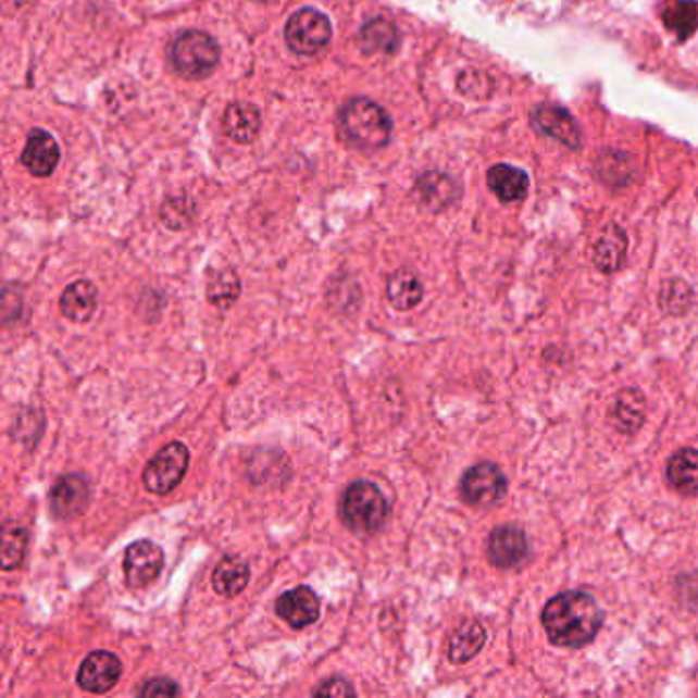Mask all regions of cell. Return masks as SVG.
I'll use <instances>...</instances> for the list:
<instances>
[{
  "mask_svg": "<svg viewBox=\"0 0 698 698\" xmlns=\"http://www.w3.org/2000/svg\"><path fill=\"white\" fill-rule=\"evenodd\" d=\"M359 46L363 52L369 53H394L400 46L398 29L391 21L384 17L371 18L361 34H359Z\"/></svg>",
  "mask_w": 698,
  "mask_h": 698,
  "instance_id": "cell-21",
  "label": "cell"
},
{
  "mask_svg": "<svg viewBox=\"0 0 698 698\" xmlns=\"http://www.w3.org/2000/svg\"><path fill=\"white\" fill-rule=\"evenodd\" d=\"M507 494V477L494 463H479L463 475L461 496L472 507H494Z\"/></svg>",
  "mask_w": 698,
  "mask_h": 698,
  "instance_id": "cell-7",
  "label": "cell"
},
{
  "mask_svg": "<svg viewBox=\"0 0 698 698\" xmlns=\"http://www.w3.org/2000/svg\"><path fill=\"white\" fill-rule=\"evenodd\" d=\"M314 695H317V697H322V695H328V697H354V688L350 686V682L342 681V678H331V681L324 682L322 686H317Z\"/></svg>",
  "mask_w": 698,
  "mask_h": 698,
  "instance_id": "cell-30",
  "label": "cell"
},
{
  "mask_svg": "<svg viewBox=\"0 0 698 698\" xmlns=\"http://www.w3.org/2000/svg\"><path fill=\"white\" fill-rule=\"evenodd\" d=\"M122 678V662L109 651H92L78 670V686L87 693L103 695Z\"/></svg>",
  "mask_w": 698,
  "mask_h": 698,
  "instance_id": "cell-9",
  "label": "cell"
},
{
  "mask_svg": "<svg viewBox=\"0 0 698 698\" xmlns=\"http://www.w3.org/2000/svg\"><path fill=\"white\" fill-rule=\"evenodd\" d=\"M668 482L681 494L693 496L698 491V451L682 449L668 463Z\"/></svg>",
  "mask_w": 698,
  "mask_h": 698,
  "instance_id": "cell-22",
  "label": "cell"
},
{
  "mask_svg": "<svg viewBox=\"0 0 698 698\" xmlns=\"http://www.w3.org/2000/svg\"><path fill=\"white\" fill-rule=\"evenodd\" d=\"M419 195L426 208L443 210L453 201V180L449 176L438 175V173L420 176Z\"/></svg>",
  "mask_w": 698,
  "mask_h": 698,
  "instance_id": "cell-25",
  "label": "cell"
},
{
  "mask_svg": "<svg viewBox=\"0 0 698 698\" xmlns=\"http://www.w3.org/2000/svg\"><path fill=\"white\" fill-rule=\"evenodd\" d=\"M602 625V611L590 594H558L543 611V627L551 644L582 647L590 644Z\"/></svg>",
  "mask_w": 698,
  "mask_h": 698,
  "instance_id": "cell-1",
  "label": "cell"
},
{
  "mask_svg": "<svg viewBox=\"0 0 698 698\" xmlns=\"http://www.w3.org/2000/svg\"><path fill=\"white\" fill-rule=\"evenodd\" d=\"M627 254V236L619 226H609L594 245V262L602 273H614L621 269Z\"/></svg>",
  "mask_w": 698,
  "mask_h": 698,
  "instance_id": "cell-18",
  "label": "cell"
},
{
  "mask_svg": "<svg viewBox=\"0 0 698 698\" xmlns=\"http://www.w3.org/2000/svg\"><path fill=\"white\" fill-rule=\"evenodd\" d=\"M275 611L294 628L310 627L320 616V598L312 588L299 586L289 593L281 594Z\"/></svg>",
  "mask_w": 698,
  "mask_h": 698,
  "instance_id": "cell-11",
  "label": "cell"
},
{
  "mask_svg": "<svg viewBox=\"0 0 698 698\" xmlns=\"http://www.w3.org/2000/svg\"><path fill=\"white\" fill-rule=\"evenodd\" d=\"M21 162L32 175L50 176L60 162V148L48 132L34 129L25 144Z\"/></svg>",
  "mask_w": 698,
  "mask_h": 698,
  "instance_id": "cell-13",
  "label": "cell"
},
{
  "mask_svg": "<svg viewBox=\"0 0 698 698\" xmlns=\"http://www.w3.org/2000/svg\"><path fill=\"white\" fill-rule=\"evenodd\" d=\"M662 310L670 314H682L686 312L690 303V289L682 281H670L665 287H662Z\"/></svg>",
  "mask_w": 698,
  "mask_h": 698,
  "instance_id": "cell-28",
  "label": "cell"
},
{
  "mask_svg": "<svg viewBox=\"0 0 698 698\" xmlns=\"http://www.w3.org/2000/svg\"><path fill=\"white\" fill-rule=\"evenodd\" d=\"M189 468V449L183 443H171L146 465L144 486L148 491L164 496L183 482Z\"/></svg>",
  "mask_w": 698,
  "mask_h": 698,
  "instance_id": "cell-5",
  "label": "cell"
},
{
  "mask_svg": "<svg viewBox=\"0 0 698 698\" xmlns=\"http://www.w3.org/2000/svg\"><path fill=\"white\" fill-rule=\"evenodd\" d=\"M684 58L686 62L698 72V23L697 29L693 32V36L686 37V50H684Z\"/></svg>",
  "mask_w": 698,
  "mask_h": 698,
  "instance_id": "cell-31",
  "label": "cell"
},
{
  "mask_svg": "<svg viewBox=\"0 0 698 698\" xmlns=\"http://www.w3.org/2000/svg\"><path fill=\"white\" fill-rule=\"evenodd\" d=\"M533 123L535 127L556 138V140L570 146V148H577L579 146V129H577L576 122L574 117L559 109V107L543 105L533 113Z\"/></svg>",
  "mask_w": 698,
  "mask_h": 698,
  "instance_id": "cell-14",
  "label": "cell"
},
{
  "mask_svg": "<svg viewBox=\"0 0 698 698\" xmlns=\"http://www.w3.org/2000/svg\"><path fill=\"white\" fill-rule=\"evenodd\" d=\"M248 579H250V570H248L246 561L236 558V556H229V558L222 559L217 563V568L213 570L211 584H213V590L220 596L234 598V596L245 593Z\"/></svg>",
  "mask_w": 698,
  "mask_h": 698,
  "instance_id": "cell-20",
  "label": "cell"
},
{
  "mask_svg": "<svg viewBox=\"0 0 698 698\" xmlns=\"http://www.w3.org/2000/svg\"><path fill=\"white\" fill-rule=\"evenodd\" d=\"M27 531L21 526H13L7 524L4 528V541H2V568L7 572L17 570L18 565L23 563V559L27 556Z\"/></svg>",
  "mask_w": 698,
  "mask_h": 698,
  "instance_id": "cell-27",
  "label": "cell"
},
{
  "mask_svg": "<svg viewBox=\"0 0 698 698\" xmlns=\"http://www.w3.org/2000/svg\"><path fill=\"white\" fill-rule=\"evenodd\" d=\"M90 500V488L87 477L71 473L55 482L52 494H50V507L55 516L60 519H74L83 514Z\"/></svg>",
  "mask_w": 698,
  "mask_h": 698,
  "instance_id": "cell-10",
  "label": "cell"
},
{
  "mask_svg": "<svg viewBox=\"0 0 698 698\" xmlns=\"http://www.w3.org/2000/svg\"><path fill=\"white\" fill-rule=\"evenodd\" d=\"M486 644V631L477 621H465L454 631L449 641V660L453 663L470 662Z\"/></svg>",
  "mask_w": 698,
  "mask_h": 698,
  "instance_id": "cell-24",
  "label": "cell"
},
{
  "mask_svg": "<svg viewBox=\"0 0 698 698\" xmlns=\"http://www.w3.org/2000/svg\"><path fill=\"white\" fill-rule=\"evenodd\" d=\"M340 125L347 136L361 150H379L391 140V120L384 107L369 99H352L340 111Z\"/></svg>",
  "mask_w": 698,
  "mask_h": 698,
  "instance_id": "cell-2",
  "label": "cell"
},
{
  "mask_svg": "<svg viewBox=\"0 0 698 698\" xmlns=\"http://www.w3.org/2000/svg\"><path fill=\"white\" fill-rule=\"evenodd\" d=\"M60 310L72 322H88L97 310V289L90 281H76L60 297Z\"/></svg>",
  "mask_w": 698,
  "mask_h": 698,
  "instance_id": "cell-17",
  "label": "cell"
},
{
  "mask_svg": "<svg viewBox=\"0 0 698 698\" xmlns=\"http://www.w3.org/2000/svg\"><path fill=\"white\" fill-rule=\"evenodd\" d=\"M488 556L494 565L508 570L523 563L528 556V541L521 528L507 524L498 526L488 541Z\"/></svg>",
  "mask_w": 698,
  "mask_h": 698,
  "instance_id": "cell-12",
  "label": "cell"
},
{
  "mask_svg": "<svg viewBox=\"0 0 698 698\" xmlns=\"http://www.w3.org/2000/svg\"><path fill=\"white\" fill-rule=\"evenodd\" d=\"M240 296V279L234 271H217L208 283V299L215 308L227 310Z\"/></svg>",
  "mask_w": 698,
  "mask_h": 698,
  "instance_id": "cell-26",
  "label": "cell"
},
{
  "mask_svg": "<svg viewBox=\"0 0 698 698\" xmlns=\"http://www.w3.org/2000/svg\"><path fill=\"white\" fill-rule=\"evenodd\" d=\"M224 129L227 136L238 144L257 140L261 132V113L248 103H232L224 113Z\"/></svg>",
  "mask_w": 698,
  "mask_h": 698,
  "instance_id": "cell-16",
  "label": "cell"
},
{
  "mask_svg": "<svg viewBox=\"0 0 698 698\" xmlns=\"http://www.w3.org/2000/svg\"><path fill=\"white\" fill-rule=\"evenodd\" d=\"M424 296L422 283L419 277L408 271V269H400L396 271L389 281H387V299L394 303L396 310H412L416 308Z\"/></svg>",
  "mask_w": 698,
  "mask_h": 698,
  "instance_id": "cell-23",
  "label": "cell"
},
{
  "mask_svg": "<svg viewBox=\"0 0 698 698\" xmlns=\"http://www.w3.org/2000/svg\"><path fill=\"white\" fill-rule=\"evenodd\" d=\"M331 36V21L315 9L297 11L296 15L287 21V27H285L287 46L294 52L303 53V55H310L326 48Z\"/></svg>",
  "mask_w": 698,
  "mask_h": 698,
  "instance_id": "cell-6",
  "label": "cell"
},
{
  "mask_svg": "<svg viewBox=\"0 0 698 698\" xmlns=\"http://www.w3.org/2000/svg\"><path fill=\"white\" fill-rule=\"evenodd\" d=\"M178 695H180V688L175 682L166 678H154L146 682L140 688V697H178Z\"/></svg>",
  "mask_w": 698,
  "mask_h": 698,
  "instance_id": "cell-29",
  "label": "cell"
},
{
  "mask_svg": "<svg viewBox=\"0 0 698 698\" xmlns=\"http://www.w3.org/2000/svg\"><path fill=\"white\" fill-rule=\"evenodd\" d=\"M162 565H164V553L157 543L136 541L125 551V561H123L125 579L134 588H141L154 582Z\"/></svg>",
  "mask_w": 698,
  "mask_h": 698,
  "instance_id": "cell-8",
  "label": "cell"
},
{
  "mask_svg": "<svg viewBox=\"0 0 698 698\" xmlns=\"http://www.w3.org/2000/svg\"><path fill=\"white\" fill-rule=\"evenodd\" d=\"M342 523L354 533H375L389 516V504L384 491L371 482L350 484L340 500Z\"/></svg>",
  "mask_w": 698,
  "mask_h": 698,
  "instance_id": "cell-3",
  "label": "cell"
},
{
  "mask_svg": "<svg viewBox=\"0 0 698 698\" xmlns=\"http://www.w3.org/2000/svg\"><path fill=\"white\" fill-rule=\"evenodd\" d=\"M612 426L625 435L635 433L646 420V398L637 389H623L611 406Z\"/></svg>",
  "mask_w": 698,
  "mask_h": 698,
  "instance_id": "cell-15",
  "label": "cell"
},
{
  "mask_svg": "<svg viewBox=\"0 0 698 698\" xmlns=\"http://www.w3.org/2000/svg\"><path fill=\"white\" fill-rule=\"evenodd\" d=\"M171 58L178 74L191 80H201L215 71L220 62V48L215 39L203 32H185L176 37Z\"/></svg>",
  "mask_w": 698,
  "mask_h": 698,
  "instance_id": "cell-4",
  "label": "cell"
},
{
  "mask_svg": "<svg viewBox=\"0 0 698 698\" xmlns=\"http://www.w3.org/2000/svg\"><path fill=\"white\" fill-rule=\"evenodd\" d=\"M488 185L500 201L512 203V201H521L528 191V176L516 166L496 164L489 169Z\"/></svg>",
  "mask_w": 698,
  "mask_h": 698,
  "instance_id": "cell-19",
  "label": "cell"
}]
</instances>
